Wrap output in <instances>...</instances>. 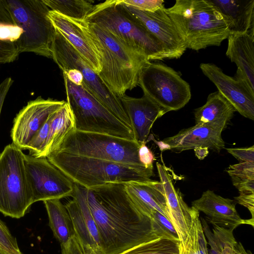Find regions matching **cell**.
Masks as SVG:
<instances>
[{"mask_svg":"<svg viewBox=\"0 0 254 254\" xmlns=\"http://www.w3.org/2000/svg\"><path fill=\"white\" fill-rule=\"evenodd\" d=\"M143 95L167 112L183 108L191 98L189 84L172 68L148 62L142 68L138 84Z\"/></svg>","mask_w":254,"mask_h":254,"instance_id":"obj_11","label":"cell"},{"mask_svg":"<svg viewBox=\"0 0 254 254\" xmlns=\"http://www.w3.org/2000/svg\"><path fill=\"white\" fill-rule=\"evenodd\" d=\"M235 197L236 201L240 204L246 207L250 211L252 219L254 220V193H241Z\"/></svg>","mask_w":254,"mask_h":254,"instance_id":"obj_40","label":"cell"},{"mask_svg":"<svg viewBox=\"0 0 254 254\" xmlns=\"http://www.w3.org/2000/svg\"><path fill=\"white\" fill-rule=\"evenodd\" d=\"M160 182L162 183L169 212L171 223L179 240V247L184 245L191 223V208L185 203L179 190H176L166 167L156 163Z\"/></svg>","mask_w":254,"mask_h":254,"instance_id":"obj_20","label":"cell"},{"mask_svg":"<svg viewBox=\"0 0 254 254\" xmlns=\"http://www.w3.org/2000/svg\"><path fill=\"white\" fill-rule=\"evenodd\" d=\"M89 209L96 224L101 254H121L161 236L151 220L128 195L124 183L86 189Z\"/></svg>","mask_w":254,"mask_h":254,"instance_id":"obj_1","label":"cell"},{"mask_svg":"<svg viewBox=\"0 0 254 254\" xmlns=\"http://www.w3.org/2000/svg\"><path fill=\"white\" fill-rule=\"evenodd\" d=\"M51 10L66 17L84 20L92 11V0H43Z\"/></svg>","mask_w":254,"mask_h":254,"instance_id":"obj_31","label":"cell"},{"mask_svg":"<svg viewBox=\"0 0 254 254\" xmlns=\"http://www.w3.org/2000/svg\"><path fill=\"white\" fill-rule=\"evenodd\" d=\"M12 83L13 80L9 77L0 83V115L4 101Z\"/></svg>","mask_w":254,"mask_h":254,"instance_id":"obj_42","label":"cell"},{"mask_svg":"<svg viewBox=\"0 0 254 254\" xmlns=\"http://www.w3.org/2000/svg\"><path fill=\"white\" fill-rule=\"evenodd\" d=\"M126 190L138 210L152 219L156 210L170 222V217L162 183L151 179L124 183Z\"/></svg>","mask_w":254,"mask_h":254,"instance_id":"obj_21","label":"cell"},{"mask_svg":"<svg viewBox=\"0 0 254 254\" xmlns=\"http://www.w3.org/2000/svg\"><path fill=\"white\" fill-rule=\"evenodd\" d=\"M52 55V59L62 71L69 69L79 70L83 76V87L132 130L129 118L120 98L107 88L98 74L55 28Z\"/></svg>","mask_w":254,"mask_h":254,"instance_id":"obj_10","label":"cell"},{"mask_svg":"<svg viewBox=\"0 0 254 254\" xmlns=\"http://www.w3.org/2000/svg\"><path fill=\"white\" fill-rule=\"evenodd\" d=\"M227 39L226 56L254 91V33H231Z\"/></svg>","mask_w":254,"mask_h":254,"instance_id":"obj_23","label":"cell"},{"mask_svg":"<svg viewBox=\"0 0 254 254\" xmlns=\"http://www.w3.org/2000/svg\"><path fill=\"white\" fill-rule=\"evenodd\" d=\"M65 102L39 96L30 101L14 119L11 130L13 143L21 149H25L34 135L41 128L50 116Z\"/></svg>","mask_w":254,"mask_h":254,"instance_id":"obj_14","label":"cell"},{"mask_svg":"<svg viewBox=\"0 0 254 254\" xmlns=\"http://www.w3.org/2000/svg\"><path fill=\"white\" fill-rule=\"evenodd\" d=\"M48 17L54 27L76 50L97 74L101 70V54L89 32L88 23L50 10Z\"/></svg>","mask_w":254,"mask_h":254,"instance_id":"obj_15","label":"cell"},{"mask_svg":"<svg viewBox=\"0 0 254 254\" xmlns=\"http://www.w3.org/2000/svg\"><path fill=\"white\" fill-rule=\"evenodd\" d=\"M202 225L211 247V254H233L234 246L237 242L233 235L234 229L212 224V233L204 220Z\"/></svg>","mask_w":254,"mask_h":254,"instance_id":"obj_30","label":"cell"},{"mask_svg":"<svg viewBox=\"0 0 254 254\" xmlns=\"http://www.w3.org/2000/svg\"><path fill=\"white\" fill-rule=\"evenodd\" d=\"M0 248L10 254H23L16 239L10 233L4 223L0 219Z\"/></svg>","mask_w":254,"mask_h":254,"instance_id":"obj_36","label":"cell"},{"mask_svg":"<svg viewBox=\"0 0 254 254\" xmlns=\"http://www.w3.org/2000/svg\"><path fill=\"white\" fill-rule=\"evenodd\" d=\"M67 79L73 84L82 86L83 82V76L81 72L76 69H69L63 71Z\"/></svg>","mask_w":254,"mask_h":254,"instance_id":"obj_41","label":"cell"},{"mask_svg":"<svg viewBox=\"0 0 254 254\" xmlns=\"http://www.w3.org/2000/svg\"><path fill=\"white\" fill-rule=\"evenodd\" d=\"M84 254H101L100 252L84 246Z\"/></svg>","mask_w":254,"mask_h":254,"instance_id":"obj_45","label":"cell"},{"mask_svg":"<svg viewBox=\"0 0 254 254\" xmlns=\"http://www.w3.org/2000/svg\"><path fill=\"white\" fill-rule=\"evenodd\" d=\"M73 129V116L69 105L65 102L53 114L46 147L41 157H47L56 151L67 134Z\"/></svg>","mask_w":254,"mask_h":254,"instance_id":"obj_28","label":"cell"},{"mask_svg":"<svg viewBox=\"0 0 254 254\" xmlns=\"http://www.w3.org/2000/svg\"><path fill=\"white\" fill-rule=\"evenodd\" d=\"M138 154L140 162L145 168L153 170V163L155 160V157L152 152L146 145V142L140 144Z\"/></svg>","mask_w":254,"mask_h":254,"instance_id":"obj_39","label":"cell"},{"mask_svg":"<svg viewBox=\"0 0 254 254\" xmlns=\"http://www.w3.org/2000/svg\"><path fill=\"white\" fill-rule=\"evenodd\" d=\"M235 112L231 104L217 91L210 93L205 104L195 110V125L209 126L224 130Z\"/></svg>","mask_w":254,"mask_h":254,"instance_id":"obj_24","label":"cell"},{"mask_svg":"<svg viewBox=\"0 0 254 254\" xmlns=\"http://www.w3.org/2000/svg\"><path fill=\"white\" fill-rule=\"evenodd\" d=\"M200 68L216 86L218 91L246 118L254 120V91L237 70L234 76L225 74L213 64L202 63Z\"/></svg>","mask_w":254,"mask_h":254,"instance_id":"obj_13","label":"cell"},{"mask_svg":"<svg viewBox=\"0 0 254 254\" xmlns=\"http://www.w3.org/2000/svg\"><path fill=\"white\" fill-rule=\"evenodd\" d=\"M74 184L89 189L109 183H127L150 179L153 170L64 152L47 157Z\"/></svg>","mask_w":254,"mask_h":254,"instance_id":"obj_4","label":"cell"},{"mask_svg":"<svg viewBox=\"0 0 254 254\" xmlns=\"http://www.w3.org/2000/svg\"><path fill=\"white\" fill-rule=\"evenodd\" d=\"M122 3L159 42L167 54V59H177L184 54L187 49L186 46L166 13L164 6L156 11L148 12Z\"/></svg>","mask_w":254,"mask_h":254,"instance_id":"obj_16","label":"cell"},{"mask_svg":"<svg viewBox=\"0 0 254 254\" xmlns=\"http://www.w3.org/2000/svg\"><path fill=\"white\" fill-rule=\"evenodd\" d=\"M73 199L64 205L71 220L75 236L85 247L100 252L98 230L89 208L86 189L74 184Z\"/></svg>","mask_w":254,"mask_h":254,"instance_id":"obj_18","label":"cell"},{"mask_svg":"<svg viewBox=\"0 0 254 254\" xmlns=\"http://www.w3.org/2000/svg\"><path fill=\"white\" fill-rule=\"evenodd\" d=\"M87 23L101 57L102 68L98 75L107 88L120 98L127 90L138 85L141 70L150 61L145 55L105 29L97 24Z\"/></svg>","mask_w":254,"mask_h":254,"instance_id":"obj_3","label":"cell"},{"mask_svg":"<svg viewBox=\"0 0 254 254\" xmlns=\"http://www.w3.org/2000/svg\"><path fill=\"white\" fill-rule=\"evenodd\" d=\"M230 20V34L254 33V0H210Z\"/></svg>","mask_w":254,"mask_h":254,"instance_id":"obj_25","label":"cell"},{"mask_svg":"<svg viewBox=\"0 0 254 254\" xmlns=\"http://www.w3.org/2000/svg\"><path fill=\"white\" fill-rule=\"evenodd\" d=\"M223 129L206 125H197L181 130L177 134L160 141H155L162 151L177 152L206 147L219 153L225 147L222 137Z\"/></svg>","mask_w":254,"mask_h":254,"instance_id":"obj_17","label":"cell"},{"mask_svg":"<svg viewBox=\"0 0 254 254\" xmlns=\"http://www.w3.org/2000/svg\"><path fill=\"white\" fill-rule=\"evenodd\" d=\"M140 145L135 140L73 129L67 134L55 152L66 153L145 168L139 160Z\"/></svg>","mask_w":254,"mask_h":254,"instance_id":"obj_6","label":"cell"},{"mask_svg":"<svg viewBox=\"0 0 254 254\" xmlns=\"http://www.w3.org/2000/svg\"><path fill=\"white\" fill-rule=\"evenodd\" d=\"M199 214L198 211L191 207L190 227L184 245L179 247V254H209Z\"/></svg>","mask_w":254,"mask_h":254,"instance_id":"obj_29","label":"cell"},{"mask_svg":"<svg viewBox=\"0 0 254 254\" xmlns=\"http://www.w3.org/2000/svg\"><path fill=\"white\" fill-rule=\"evenodd\" d=\"M239 193H254V162H239L226 170Z\"/></svg>","mask_w":254,"mask_h":254,"instance_id":"obj_32","label":"cell"},{"mask_svg":"<svg viewBox=\"0 0 254 254\" xmlns=\"http://www.w3.org/2000/svg\"><path fill=\"white\" fill-rule=\"evenodd\" d=\"M121 254H179V242L160 237L140 244Z\"/></svg>","mask_w":254,"mask_h":254,"instance_id":"obj_33","label":"cell"},{"mask_svg":"<svg viewBox=\"0 0 254 254\" xmlns=\"http://www.w3.org/2000/svg\"><path fill=\"white\" fill-rule=\"evenodd\" d=\"M98 25L120 40L142 53L149 61L167 59L159 42L125 7L121 0L94 5L85 20Z\"/></svg>","mask_w":254,"mask_h":254,"instance_id":"obj_5","label":"cell"},{"mask_svg":"<svg viewBox=\"0 0 254 254\" xmlns=\"http://www.w3.org/2000/svg\"><path fill=\"white\" fill-rule=\"evenodd\" d=\"M165 10L187 49L219 46L230 34V20L210 0H177Z\"/></svg>","mask_w":254,"mask_h":254,"instance_id":"obj_2","label":"cell"},{"mask_svg":"<svg viewBox=\"0 0 254 254\" xmlns=\"http://www.w3.org/2000/svg\"><path fill=\"white\" fill-rule=\"evenodd\" d=\"M196 156L200 160L203 159L208 155V148L206 147H198L194 149Z\"/></svg>","mask_w":254,"mask_h":254,"instance_id":"obj_43","label":"cell"},{"mask_svg":"<svg viewBox=\"0 0 254 254\" xmlns=\"http://www.w3.org/2000/svg\"><path fill=\"white\" fill-rule=\"evenodd\" d=\"M66 102L71 110L75 130L107 134L135 140L133 131L96 99L82 86L63 74Z\"/></svg>","mask_w":254,"mask_h":254,"instance_id":"obj_7","label":"cell"},{"mask_svg":"<svg viewBox=\"0 0 254 254\" xmlns=\"http://www.w3.org/2000/svg\"><path fill=\"white\" fill-rule=\"evenodd\" d=\"M239 162H254V145L249 147L226 148Z\"/></svg>","mask_w":254,"mask_h":254,"instance_id":"obj_38","label":"cell"},{"mask_svg":"<svg viewBox=\"0 0 254 254\" xmlns=\"http://www.w3.org/2000/svg\"><path fill=\"white\" fill-rule=\"evenodd\" d=\"M191 207L204 213L212 224L234 230L245 224V220L238 213L233 200L223 197L209 190L193 201Z\"/></svg>","mask_w":254,"mask_h":254,"instance_id":"obj_22","label":"cell"},{"mask_svg":"<svg viewBox=\"0 0 254 254\" xmlns=\"http://www.w3.org/2000/svg\"><path fill=\"white\" fill-rule=\"evenodd\" d=\"M24 162L33 203L72 196L74 183L47 157L25 154Z\"/></svg>","mask_w":254,"mask_h":254,"instance_id":"obj_12","label":"cell"},{"mask_svg":"<svg viewBox=\"0 0 254 254\" xmlns=\"http://www.w3.org/2000/svg\"><path fill=\"white\" fill-rule=\"evenodd\" d=\"M24 155L13 143L0 153V212L14 218L24 216L33 204Z\"/></svg>","mask_w":254,"mask_h":254,"instance_id":"obj_8","label":"cell"},{"mask_svg":"<svg viewBox=\"0 0 254 254\" xmlns=\"http://www.w3.org/2000/svg\"><path fill=\"white\" fill-rule=\"evenodd\" d=\"M233 254H252V253L247 252L240 242H237L234 246Z\"/></svg>","mask_w":254,"mask_h":254,"instance_id":"obj_44","label":"cell"},{"mask_svg":"<svg viewBox=\"0 0 254 254\" xmlns=\"http://www.w3.org/2000/svg\"><path fill=\"white\" fill-rule=\"evenodd\" d=\"M54 113L50 116L27 144L25 149L29 150V155L36 157H42L46 147L51 122Z\"/></svg>","mask_w":254,"mask_h":254,"instance_id":"obj_34","label":"cell"},{"mask_svg":"<svg viewBox=\"0 0 254 254\" xmlns=\"http://www.w3.org/2000/svg\"><path fill=\"white\" fill-rule=\"evenodd\" d=\"M121 1L135 9L148 12H154L164 6L163 0H121Z\"/></svg>","mask_w":254,"mask_h":254,"instance_id":"obj_37","label":"cell"},{"mask_svg":"<svg viewBox=\"0 0 254 254\" xmlns=\"http://www.w3.org/2000/svg\"><path fill=\"white\" fill-rule=\"evenodd\" d=\"M151 220L155 230L161 236L179 242L172 224L162 214L155 210Z\"/></svg>","mask_w":254,"mask_h":254,"instance_id":"obj_35","label":"cell"},{"mask_svg":"<svg viewBox=\"0 0 254 254\" xmlns=\"http://www.w3.org/2000/svg\"><path fill=\"white\" fill-rule=\"evenodd\" d=\"M11 15L22 34L16 45L19 53L32 52L52 58L55 28L48 15L50 9L43 0H6Z\"/></svg>","mask_w":254,"mask_h":254,"instance_id":"obj_9","label":"cell"},{"mask_svg":"<svg viewBox=\"0 0 254 254\" xmlns=\"http://www.w3.org/2000/svg\"><path fill=\"white\" fill-rule=\"evenodd\" d=\"M43 202L47 212L50 227L59 242L61 249L64 248L75 236L70 215L60 199L47 200Z\"/></svg>","mask_w":254,"mask_h":254,"instance_id":"obj_27","label":"cell"},{"mask_svg":"<svg viewBox=\"0 0 254 254\" xmlns=\"http://www.w3.org/2000/svg\"><path fill=\"white\" fill-rule=\"evenodd\" d=\"M22 34L8 8L6 0H0V64L13 62L20 54L16 43Z\"/></svg>","mask_w":254,"mask_h":254,"instance_id":"obj_26","label":"cell"},{"mask_svg":"<svg viewBox=\"0 0 254 254\" xmlns=\"http://www.w3.org/2000/svg\"><path fill=\"white\" fill-rule=\"evenodd\" d=\"M0 254H10L4 250L0 248Z\"/></svg>","mask_w":254,"mask_h":254,"instance_id":"obj_46","label":"cell"},{"mask_svg":"<svg viewBox=\"0 0 254 254\" xmlns=\"http://www.w3.org/2000/svg\"><path fill=\"white\" fill-rule=\"evenodd\" d=\"M129 118L135 140L147 142L155 122L167 112L146 96L134 98L125 94L120 97Z\"/></svg>","mask_w":254,"mask_h":254,"instance_id":"obj_19","label":"cell"}]
</instances>
